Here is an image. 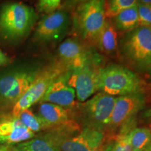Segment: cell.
Returning a JSON list of instances; mask_svg holds the SVG:
<instances>
[{
	"instance_id": "30bf717a",
	"label": "cell",
	"mask_w": 151,
	"mask_h": 151,
	"mask_svg": "<svg viewBox=\"0 0 151 151\" xmlns=\"http://www.w3.org/2000/svg\"><path fill=\"white\" fill-rule=\"evenodd\" d=\"M146 97L144 91L116 97L109 126L119 127L144 108Z\"/></svg>"
},
{
	"instance_id": "9a60e30c",
	"label": "cell",
	"mask_w": 151,
	"mask_h": 151,
	"mask_svg": "<svg viewBox=\"0 0 151 151\" xmlns=\"http://www.w3.org/2000/svg\"><path fill=\"white\" fill-rule=\"evenodd\" d=\"M37 115L48 124L50 129L71 126L69 115L67 109L54 104L41 102L38 107Z\"/></svg>"
},
{
	"instance_id": "7c38bea8",
	"label": "cell",
	"mask_w": 151,
	"mask_h": 151,
	"mask_svg": "<svg viewBox=\"0 0 151 151\" xmlns=\"http://www.w3.org/2000/svg\"><path fill=\"white\" fill-rule=\"evenodd\" d=\"M70 70H68L58 77L48 88L41 102H49L64 108L72 107L75 104V90L68 83Z\"/></svg>"
},
{
	"instance_id": "836d02e7",
	"label": "cell",
	"mask_w": 151,
	"mask_h": 151,
	"mask_svg": "<svg viewBox=\"0 0 151 151\" xmlns=\"http://www.w3.org/2000/svg\"><path fill=\"white\" fill-rule=\"evenodd\" d=\"M150 73H151V70H150Z\"/></svg>"
},
{
	"instance_id": "5bb4252c",
	"label": "cell",
	"mask_w": 151,
	"mask_h": 151,
	"mask_svg": "<svg viewBox=\"0 0 151 151\" xmlns=\"http://www.w3.org/2000/svg\"><path fill=\"white\" fill-rule=\"evenodd\" d=\"M58 52L70 71L76 70L89 64V56L78 41L67 39L60 45Z\"/></svg>"
},
{
	"instance_id": "cb8c5ba5",
	"label": "cell",
	"mask_w": 151,
	"mask_h": 151,
	"mask_svg": "<svg viewBox=\"0 0 151 151\" xmlns=\"http://www.w3.org/2000/svg\"><path fill=\"white\" fill-rule=\"evenodd\" d=\"M115 151H132L128 134H122L118 137L116 139Z\"/></svg>"
},
{
	"instance_id": "f1b7e54d",
	"label": "cell",
	"mask_w": 151,
	"mask_h": 151,
	"mask_svg": "<svg viewBox=\"0 0 151 151\" xmlns=\"http://www.w3.org/2000/svg\"><path fill=\"white\" fill-rule=\"evenodd\" d=\"M84 1H86V0H68V2H69V4L75 5L76 4L83 2Z\"/></svg>"
},
{
	"instance_id": "603a6c76",
	"label": "cell",
	"mask_w": 151,
	"mask_h": 151,
	"mask_svg": "<svg viewBox=\"0 0 151 151\" xmlns=\"http://www.w3.org/2000/svg\"><path fill=\"white\" fill-rule=\"evenodd\" d=\"M61 0H39L38 8L40 12L50 14L59 6Z\"/></svg>"
},
{
	"instance_id": "3957f363",
	"label": "cell",
	"mask_w": 151,
	"mask_h": 151,
	"mask_svg": "<svg viewBox=\"0 0 151 151\" xmlns=\"http://www.w3.org/2000/svg\"><path fill=\"white\" fill-rule=\"evenodd\" d=\"M124 58L140 71L151 70V27L139 26L128 32L120 42Z\"/></svg>"
},
{
	"instance_id": "ba28073f",
	"label": "cell",
	"mask_w": 151,
	"mask_h": 151,
	"mask_svg": "<svg viewBox=\"0 0 151 151\" xmlns=\"http://www.w3.org/2000/svg\"><path fill=\"white\" fill-rule=\"evenodd\" d=\"M116 99V97L100 92L86 101L82 113L87 127L102 131L104 127L109 126Z\"/></svg>"
},
{
	"instance_id": "6da1fadb",
	"label": "cell",
	"mask_w": 151,
	"mask_h": 151,
	"mask_svg": "<svg viewBox=\"0 0 151 151\" xmlns=\"http://www.w3.org/2000/svg\"><path fill=\"white\" fill-rule=\"evenodd\" d=\"M36 18L35 10L24 4H4L0 10V36L8 41L20 40L29 32Z\"/></svg>"
},
{
	"instance_id": "d6a6232c",
	"label": "cell",
	"mask_w": 151,
	"mask_h": 151,
	"mask_svg": "<svg viewBox=\"0 0 151 151\" xmlns=\"http://www.w3.org/2000/svg\"><path fill=\"white\" fill-rule=\"evenodd\" d=\"M149 129H150V131H151V124L150 125V128H149Z\"/></svg>"
},
{
	"instance_id": "7402d4cb",
	"label": "cell",
	"mask_w": 151,
	"mask_h": 151,
	"mask_svg": "<svg viewBox=\"0 0 151 151\" xmlns=\"http://www.w3.org/2000/svg\"><path fill=\"white\" fill-rule=\"evenodd\" d=\"M139 26L151 27V6L137 4Z\"/></svg>"
},
{
	"instance_id": "9c48e42d",
	"label": "cell",
	"mask_w": 151,
	"mask_h": 151,
	"mask_svg": "<svg viewBox=\"0 0 151 151\" xmlns=\"http://www.w3.org/2000/svg\"><path fill=\"white\" fill-rule=\"evenodd\" d=\"M69 17L65 11H55L43 17L37 24L35 37L42 42L60 40L69 27Z\"/></svg>"
},
{
	"instance_id": "4316f807",
	"label": "cell",
	"mask_w": 151,
	"mask_h": 151,
	"mask_svg": "<svg viewBox=\"0 0 151 151\" xmlns=\"http://www.w3.org/2000/svg\"><path fill=\"white\" fill-rule=\"evenodd\" d=\"M115 146H116V140L110 141L107 143L99 151H115Z\"/></svg>"
},
{
	"instance_id": "4fadbf2b",
	"label": "cell",
	"mask_w": 151,
	"mask_h": 151,
	"mask_svg": "<svg viewBox=\"0 0 151 151\" xmlns=\"http://www.w3.org/2000/svg\"><path fill=\"white\" fill-rule=\"evenodd\" d=\"M36 137V134L27 129L18 117L4 116L0 118V143L16 145Z\"/></svg>"
},
{
	"instance_id": "f546056e",
	"label": "cell",
	"mask_w": 151,
	"mask_h": 151,
	"mask_svg": "<svg viewBox=\"0 0 151 151\" xmlns=\"http://www.w3.org/2000/svg\"><path fill=\"white\" fill-rule=\"evenodd\" d=\"M0 151H9V145L1 144V143H0Z\"/></svg>"
},
{
	"instance_id": "2e32d148",
	"label": "cell",
	"mask_w": 151,
	"mask_h": 151,
	"mask_svg": "<svg viewBox=\"0 0 151 151\" xmlns=\"http://www.w3.org/2000/svg\"><path fill=\"white\" fill-rule=\"evenodd\" d=\"M20 151H60L50 132L16 145Z\"/></svg>"
},
{
	"instance_id": "ffe728a7",
	"label": "cell",
	"mask_w": 151,
	"mask_h": 151,
	"mask_svg": "<svg viewBox=\"0 0 151 151\" xmlns=\"http://www.w3.org/2000/svg\"><path fill=\"white\" fill-rule=\"evenodd\" d=\"M17 117L27 129L35 134L42 132L43 130L50 129V127L40 117L34 113L30 109L23 111Z\"/></svg>"
},
{
	"instance_id": "e0dca14e",
	"label": "cell",
	"mask_w": 151,
	"mask_h": 151,
	"mask_svg": "<svg viewBox=\"0 0 151 151\" xmlns=\"http://www.w3.org/2000/svg\"><path fill=\"white\" fill-rule=\"evenodd\" d=\"M115 27L120 31L129 32L139 26L137 5L124 9L114 16Z\"/></svg>"
},
{
	"instance_id": "d4e9b609",
	"label": "cell",
	"mask_w": 151,
	"mask_h": 151,
	"mask_svg": "<svg viewBox=\"0 0 151 151\" xmlns=\"http://www.w3.org/2000/svg\"><path fill=\"white\" fill-rule=\"evenodd\" d=\"M145 90H146V94H145V97H146V104H148V108L146 109L143 113V117L146 118V120H151V86L150 87H147L146 86Z\"/></svg>"
},
{
	"instance_id": "8fae6325",
	"label": "cell",
	"mask_w": 151,
	"mask_h": 151,
	"mask_svg": "<svg viewBox=\"0 0 151 151\" xmlns=\"http://www.w3.org/2000/svg\"><path fill=\"white\" fill-rule=\"evenodd\" d=\"M68 83L75 90L76 97L80 102H85L99 90L97 71H94L89 64L70 71Z\"/></svg>"
},
{
	"instance_id": "7a4b0ae2",
	"label": "cell",
	"mask_w": 151,
	"mask_h": 151,
	"mask_svg": "<svg viewBox=\"0 0 151 151\" xmlns=\"http://www.w3.org/2000/svg\"><path fill=\"white\" fill-rule=\"evenodd\" d=\"M98 89L111 96H122L143 92L146 85L127 68L112 65L97 71Z\"/></svg>"
},
{
	"instance_id": "5b68a950",
	"label": "cell",
	"mask_w": 151,
	"mask_h": 151,
	"mask_svg": "<svg viewBox=\"0 0 151 151\" xmlns=\"http://www.w3.org/2000/svg\"><path fill=\"white\" fill-rule=\"evenodd\" d=\"M79 34L85 40H97L106 20L105 0H86L77 11Z\"/></svg>"
},
{
	"instance_id": "8992f818",
	"label": "cell",
	"mask_w": 151,
	"mask_h": 151,
	"mask_svg": "<svg viewBox=\"0 0 151 151\" xmlns=\"http://www.w3.org/2000/svg\"><path fill=\"white\" fill-rule=\"evenodd\" d=\"M67 70L61 65H53L46 70L41 71L27 91L12 107L11 115L17 117L23 111L29 109L35 104L40 102L50 85Z\"/></svg>"
},
{
	"instance_id": "4dcf8cb0",
	"label": "cell",
	"mask_w": 151,
	"mask_h": 151,
	"mask_svg": "<svg viewBox=\"0 0 151 151\" xmlns=\"http://www.w3.org/2000/svg\"><path fill=\"white\" fill-rule=\"evenodd\" d=\"M9 151H20L17 148L16 145H9Z\"/></svg>"
},
{
	"instance_id": "d6986e66",
	"label": "cell",
	"mask_w": 151,
	"mask_h": 151,
	"mask_svg": "<svg viewBox=\"0 0 151 151\" xmlns=\"http://www.w3.org/2000/svg\"><path fill=\"white\" fill-rule=\"evenodd\" d=\"M132 151H147L151 145V131L147 127H138L128 134Z\"/></svg>"
},
{
	"instance_id": "44dd1931",
	"label": "cell",
	"mask_w": 151,
	"mask_h": 151,
	"mask_svg": "<svg viewBox=\"0 0 151 151\" xmlns=\"http://www.w3.org/2000/svg\"><path fill=\"white\" fill-rule=\"evenodd\" d=\"M137 4V0H109V7L106 14L109 17H114L120 11Z\"/></svg>"
},
{
	"instance_id": "1f68e13d",
	"label": "cell",
	"mask_w": 151,
	"mask_h": 151,
	"mask_svg": "<svg viewBox=\"0 0 151 151\" xmlns=\"http://www.w3.org/2000/svg\"><path fill=\"white\" fill-rule=\"evenodd\" d=\"M147 151H151V145L150 146V147H149L148 150H147Z\"/></svg>"
},
{
	"instance_id": "ac0fdd59",
	"label": "cell",
	"mask_w": 151,
	"mask_h": 151,
	"mask_svg": "<svg viewBox=\"0 0 151 151\" xmlns=\"http://www.w3.org/2000/svg\"><path fill=\"white\" fill-rule=\"evenodd\" d=\"M98 46L104 52L113 53L117 48V32L111 22L106 21L103 29L97 39Z\"/></svg>"
},
{
	"instance_id": "52a82bcc",
	"label": "cell",
	"mask_w": 151,
	"mask_h": 151,
	"mask_svg": "<svg viewBox=\"0 0 151 151\" xmlns=\"http://www.w3.org/2000/svg\"><path fill=\"white\" fill-rule=\"evenodd\" d=\"M63 128L50 132L60 151H98L102 145L104 133L101 130L86 127L78 134L69 137Z\"/></svg>"
},
{
	"instance_id": "484cf974",
	"label": "cell",
	"mask_w": 151,
	"mask_h": 151,
	"mask_svg": "<svg viewBox=\"0 0 151 151\" xmlns=\"http://www.w3.org/2000/svg\"><path fill=\"white\" fill-rule=\"evenodd\" d=\"M10 62L9 57L0 49V66H4L8 65Z\"/></svg>"
},
{
	"instance_id": "277c9868",
	"label": "cell",
	"mask_w": 151,
	"mask_h": 151,
	"mask_svg": "<svg viewBox=\"0 0 151 151\" xmlns=\"http://www.w3.org/2000/svg\"><path fill=\"white\" fill-rule=\"evenodd\" d=\"M39 73L32 68L12 67L0 73V109L14 106Z\"/></svg>"
},
{
	"instance_id": "83f0119b",
	"label": "cell",
	"mask_w": 151,
	"mask_h": 151,
	"mask_svg": "<svg viewBox=\"0 0 151 151\" xmlns=\"http://www.w3.org/2000/svg\"><path fill=\"white\" fill-rule=\"evenodd\" d=\"M137 2L139 4L151 6V0H137Z\"/></svg>"
}]
</instances>
